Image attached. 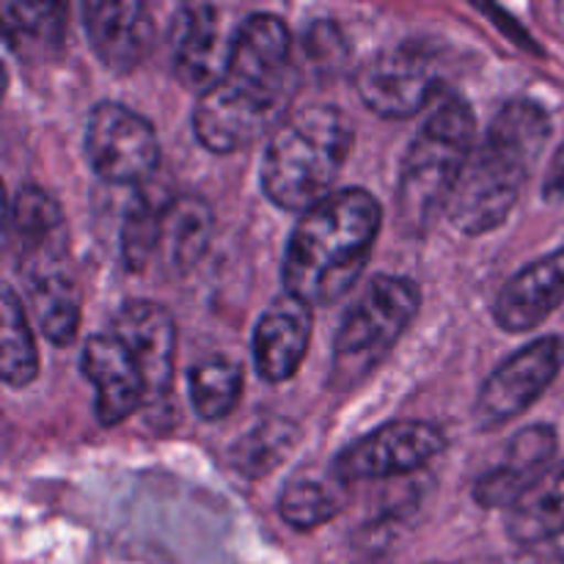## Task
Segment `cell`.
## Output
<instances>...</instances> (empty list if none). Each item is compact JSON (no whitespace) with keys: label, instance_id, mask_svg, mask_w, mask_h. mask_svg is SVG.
Instances as JSON below:
<instances>
[{"label":"cell","instance_id":"25","mask_svg":"<svg viewBox=\"0 0 564 564\" xmlns=\"http://www.w3.org/2000/svg\"><path fill=\"white\" fill-rule=\"evenodd\" d=\"M0 328V375L6 386L20 389L39 375V350L22 301L11 286H3Z\"/></svg>","mask_w":564,"mask_h":564},{"label":"cell","instance_id":"23","mask_svg":"<svg viewBox=\"0 0 564 564\" xmlns=\"http://www.w3.org/2000/svg\"><path fill=\"white\" fill-rule=\"evenodd\" d=\"M28 297H31L39 330L53 345H72L80 328V290L75 281L61 270H47V273L33 275Z\"/></svg>","mask_w":564,"mask_h":564},{"label":"cell","instance_id":"17","mask_svg":"<svg viewBox=\"0 0 564 564\" xmlns=\"http://www.w3.org/2000/svg\"><path fill=\"white\" fill-rule=\"evenodd\" d=\"M229 44L220 36V11L207 3H187L174 14L171 25V55L174 75L187 88L207 91L224 72Z\"/></svg>","mask_w":564,"mask_h":564},{"label":"cell","instance_id":"28","mask_svg":"<svg viewBox=\"0 0 564 564\" xmlns=\"http://www.w3.org/2000/svg\"><path fill=\"white\" fill-rule=\"evenodd\" d=\"M543 196L545 202H556V204L564 202V141L556 147L549 171H545Z\"/></svg>","mask_w":564,"mask_h":564},{"label":"cell","instance_id":"1","mask_svg":"<svg viewBox=\"0 0 564 564\" xmlns=\"http://www.w3.org/2000/svg\"><path fill=\"white\" fill-rule=\"evenodd\" d=\"M295 88L297 66L286 22L268 11L246 17L231 33L224 72L193 110L196 138L215 154L251 147L290 116Z\"/></svg>","mask_w":564,"mask_h":564},{"label":"cell","instance_id":"24","mask_svg":"<svg viewBox=\"0 0 564 564\" xmlns=\"http://www.w3.org/2000/svg\"><path fill=\"white\" fill-rule=\"evenodd\" d=\"M242 369L226 356H209L193 364L187 372V394L198 419L220 422L237 408L242 397Z\"/></svg>","mask_w":564,"mask_h":564},{"label":"cell","instance_id":"18","mask_svg":"<svg viewBox=\"0 0 564 564\" xmlns=\"http://www.w3.org/2000/svg\"><path fill=\"white\" fill-rule=\"evenodd\" d=\"M83 25L94 53L108 69L132 72L149 55L154 39L152 14L138 0L86 3Z\"/></svg>","mask_w":564,"mask_h":564},{"label":"cell","instance_id":"27","mask_svg":"<svg viewBox=\"0 0 564 564\" xmlns=\"http://www.w3.org/2000/svg\"><path fill=\"white\" fill-rule=\"evenodd\" d=\"M297 438H301V430L295 424L286 419H270L237 441L231 449V463L246 477H264L279 468L281 460L295 449Z\"/></svg>","mask_w":564,"mask_h":564},{"label":"cell","instance_id":"14","mask_svg":"<svg viewBox=\"0 0 564 564\" xmlns=\"http://www.w3.org/2000/svg\"><path fill=\"white\" fill-rule=\"evenodd\" d=\"M312 306L292 295H281L264 308L253 328L251 356L257 375L268 383L295 378L312 341Z\"/></svg>","mask_w":564,"mask_h":564},{"label":"cell","instance_id":"13","mask_svg":"<svg viewBox=\"0 0 564 564\" xmlns=\"http://www.w3.org/2000/svg\"><path fill=\"white\" fill-rule=\"evenodd\" d=\"M556 430L551 424H532L512 435L499 466L485 471L474 485V499L485 510H510L540 477L556 466Z\"/></svg>","mask_w":564,"mask_h":564},{"label":"cell","instance_id":"5","mask_svg":"<svg viewBox=\"0 0 564 564\" xmlns=\"http://www.w3.org/2000/svg\"><path fill=\"white\" fill-rule=\"evenodd\" d=\"M477 119L457 91L441 88L430 102L419 135L408 147L397 182V215L408 235H424L460 182L474 152Z\"/></svg>","mask_w":564,"mask_h":564},{"label":"cell","instance_id":"19","mask_svg":"<svg viewBox=\"0 0 564 564\" xmlns=\"http://www.w3.org/2000/svg\"><path fill=\"white\" fill-rule=\"evenodd\" d=\"M215 231V215L204 198H171L160 220L158 257L171 275H185L202 262Z\"/></svg>","mask_w":564,"mask_h":564},{"label":"cell","instance_id":"4","mask_svg":"<svg viewBox=\"0 0 564 564\" xmlns=\"http://www.w3.org/2000/svg\"><path fill=\"white\" fill-rule=\"evenodd\" d=\"M356 143L347 113L334 105L292 110L273 132L262 160V191L286 213H308L334 193Z\"/></svg>","mask_w":564,"mask_h":564},{"label":"cell","instance_id":"29","mask_svg":"<svg viewBox=\"0 0 564 564\" xmlns=\"http://www.w3.org/2000/svg\"><path fill=\"white\" fill-rule=\"evenodd\" d=\"M457 564H510L505 560H474V562H457Z\"/></svg>","mask_w":564,"mask_h":564},{"label":"cell","instance_id":"26","mask_svg":"<svg viewBox=\"0 0 564 564\" xmlns=\"http://www.w3.org/2000/svg\"><path fill=\"white\" fill-rule=\"evenodd\" d=\"M171 198H160L158 193L138 187L135 202L127 207L124 224H121V259L127 270L141 273L160 246V220Z\"/></svg>","mask_w":564,"mask_h":564},{"label":"cell","instance_id":"21","mask_svg":"<svg viewBox=\"0 0 564 564\" xmlns=\"http://www.w3.org/2000/svg\"><path fill=\"white\" fill-rule=\"evenodd\" d=\"M347 505V485L336 477L334 471L328 477L319 474H301L290 479L279 499V512L292 529L297 532H312L323 523L334 521Z\"/></svg>","mask_w":564,"mask_h":564},{"label":"cell","instance_id":"10","mask_svg":"<svg viewBox=\"0 0 564 564\" xmlns=\"http://www.w3.org/2000/svg\"><path fill=\"white\" fill-rule=\"evenodd\" d=\"M444 433L435 424L402 419V422L380 424L378 430L345 446L336 455L330 471L345 485L402 477L427 466L435 455L444 452Z\"/></svg>","mask_w":564,"mask_h":564},{"label":"cell","instance_id":"20","mask_svg":"<svg viewBox=\"0 0 564 564\" xmlns=\"http://www.w3.org/2000/svg\"><path fill=\"white\" fill-rule=\"evenodd\" d=\"M507 534L518 545L564 538V463H556L507 510Z\"/></svg>","mask_w":564,"mask_h":564},{"label":"cell","instance_id":"11","mask_svg":"<svg viewBox=\"0 0 564 564\" xmlns=\"http://www.w3.org/2000/svg\"><path fill=\"white\" fill-rule=\"evenodd\" d=\"M80 372L94 386V413L102 427H116L149 402L135 358L110 330L88 336L80 352Z\"/></svg>","mask_w":564,"mask_h":564},{"label":"cell","instance_id":"15","mask_svg":"<svg viewBox=\"0 0 564 564\" xmlns=\"http://www.w3.org/2000/svg\"><path fill=\"white\" fill-rule=\"evenodd\" d=\"M9 242L33 275L58 270L66 253V220L58 202L36 185H22L9 202Z\"/></svg>","mask_w":564,"mask_h":564},{"label":"cell","instance_id":"3","mask_svg":"<svg viewBox=\"0 0 564 564\" xmlns=\"http://www.w3.org/2000/svg\"><path fill=\"white\" fill-rule=\"evenodd\" d=\"M551 135V119L532 99H512L474 147L449 202V220L463 235L499 229L521 198Z\"/></svg>","mask_w":564,"mask_h":564},{"label":"cell","instance_id":"16","mask_svg":"<svg viewBox=\"0 0 564 564\" xmlns=\"http://www.w3.org/2000/svg\"><path fill=\"white\" fill-rule=\"evenodd\" d=\"M564 303V248L534 259L499 290L494 317L510 334H527L543 325Z\"/></svg>","mask_w":564,"mask_h":564},{"label":"cell","instance_id":"6","mask_svg":"<svg viewBox=\"0 0 564 564\" xmlns=\"http://www.w3.org/2000/svg\"><path fill=\"white\" fill-rule=\"evenodd\" d=\"M422 306L416 281L405 275H375L350 312L341 319L334 339L328 380L336 391L361 383L394 350Z\"/></svg>","mask_w":564,"mask_h":564},{"label":"cell","instance_id":"7","mask_svg":"<svg viewBox=\"0 0 564 564\" xmlns=\"http://www.w3.org/2000/svg\"><path fill=\"white\" fill-rule=\"evenodd\" d=\"M88 165L110 185L143 187L160 165V141L152 121L121 102H99L86 121Z\"/></svg>","mask_w":564,"mask_h":564},{"label":"cell","instance_id":"8","mask_svg":"<svg viewBox=\"0 0 564 564\" xmlns=\"http://www.w3.org/2000/svg\"><path fill=\"white\" fill-rule=\"evenodd\" d=\"M564 369L562 336H540L507 361H501L482 383L474 405L479 427L494 430L527 413L554 386Z\"/></svg>","mask_w":564,"mask_h":564},{"label":"cell","instance_id":"9","mask_svg":"<svg viewBox=\"0 0 564 564\" xmlns=\"http://www.w3.org/2000/svg\"><path fill=\"white\" fill-rule=\"evenodd\" d=\"M358 97L383 119H408L430 108L438 86V66L416 42L391 44L364 61L356 77Z\"/></svg>","mask_w":564,"mask_h":564},{"label":"cell","instance_id":"22","mask_svg":"<svg viewBox=\"0 0 564 564\" xmlns=\"http://www.w3.org/2000/svg\"><path fill=\"white\" fill-rule=\"evenodd\" d=\"M3 31L20 58H47L64 44L66 9L61 3H6Z\"/></svg>","mask_w":564,"mask_h":564},{"label":"cell","instance_id":"12","mask_svg":"<svg viewBox=\"0 0 564 564\" xmlns=\"http://www.w3.org/2000/svg\"><path fill=\"white\" fill-rule=\"evenodd\" d=\"M110 334L130 350L147 383L149 402L165 397L174 380L176 325L165 306L154 301H127L110 319Z\"/></svg>","mask_w":564,"mask_h":564},{"label":"cell","instance_id":"2","mask_svg":"<svg viewBox=\"0 0 564 564\" xmlns=\"http://www.w3.org/2000/svg\"><path fill=\"white\" fill-rule=\"evenodd\" d=\"M383 224V207L364 187H341L301 215L284 253L286 295L306 306L339 301L361 279Z\"/></svg>","mask_w":564,"mask_h":564}]
</instances>
